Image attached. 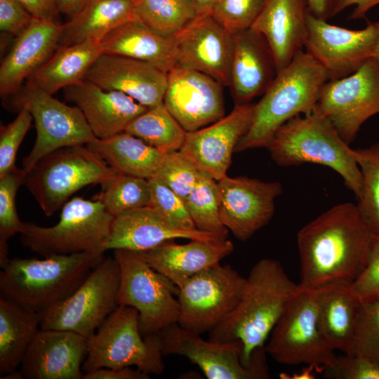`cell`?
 <instances>
[{"instance_id": "6da1fadb", "label": "cell", "mask_w": 379, "mask_h": 379, "mask_svg": "<svg viewBox=\"0 0 379 379\" xmlns=\"http://www.w3.org/2000/svg\"><path fill=\"white\" fill-rule=\"evenodd\" d=\"M374 234L357 205L334 206L298 232L300 290L333 281L352 283L364 269Z\"/></svg>"}, {"instance_id": "7a4b0ae2", "label": "cell", "mask_w": 379, "mask_h": 379, "mask_svg": "<svg viewBox=\"0 0 379 379\" xmlns=\"http://www.w3.org/2000/svg\"><path fill=\"white\" fill-rule=\"evenodd\" d=\"M298 291L281 262L263 258L251 268L236 308L208 332V340H239L242 364L251 365L253 352L263 347L288 302Z\"/></svg>"}, {"instance_id": "3957f363", "label": "cell", "mask_w": 379, "mask_h": 379, "mask_svg": "<svg viewBox=\"0 0 379 379\" xmlns=\"http://www.w3.org/2000/svg\"><path fill=\"white\" fill-rule=\"evenodd\" d=\"M328 80L325 69L308 53L300 51L279 70L254 105L251 125L235 152L266 147L284 124L314 112L320 91Z\"/></svg>"}, {"instance_id": "277c9868", "label": "cell", "mask_w": 379, "mask_h": 379, "mask_svg": "<svg viewBox=\"0 0 379 379\" xmlns=\"http://www.w3.org/2000/svg\"><path fill=\"white\" fill-rule=\"evenodd\" d=\"M103 255L85 251L41 260L13 258L1 267V295L42 312L72 294Z\"/></svg>"}, {"instance_id": "5b68a950", "label": "cell", "mask_w": 379, "mask_h": 379, "mask_svg": "<svg viewBox=\"0 0 379 379\" xmlns=\"http://www.w3.org/2000/svg\"><path fill=\"white\" fill-rule=\"evenodd\" d=\"M266 148L280 166L316 164L333 169L357 198L359 197L362 178L353 149L327 118L315 112L298 115L284 124Z\"/></svg>"}, {"instance_id": "8992f818", "label": "cell", "mask_w": 379, "mask_h": 379, "mask_svg": "<svg viewBox=\"0 0 379 379\" xmlns=\"http://www.w3.org/2000/svg\"><path fill=\"white\" fill-rule=\"evenodd\" d=\"M117 171L86 145L65 147L40 159L26 171L23 185L46 216H51L75 192L105 182Z\"/></svg>"}, {"instance_id": "52a82bcc", "label": "cell", "mask_w": 379, "mask_h": 379, "mask_svg": "<svg viewBox=\"0 0 379 379\" xmlns=\"http://www.w3.org/2000/svg\"><path fill=\"white\" fill-rule=\"evenodd\" d=\"M157 333L143 336L138 312L119 305L88 338L84 373L101 368L134 366L147 374H161L165 368Z\"/></svg>"}, {"instance_id": "ba28073f", "label": "cell", "mask_w": 379, "mask_h": 379, "mask_svg": "<svg viewBox=\"0 0 379 379\" xmlns=\"http://www.w3.org/2000/svg\"><path fill=\"white\" fill-rule=\"evenodd\" d=\"M113 215L98 201L75 197L62 207L52 227L25 222L20 241L25 248L45 257L85 251H102Z\"/></svg>"}, {"instance_id": "9c48e42d", "label": "cell", "mask_w": 379, "mask_h": 379, "mask_svg": "<svg viewBox=\"0 0 379 379\" xmlns=\"http://www.w3.org/2000/svg\"><path fill=\"white\" fill-rule=\"evenodd\" d=\"M114 251L120 268L117 302L138 312L142 335L155 334L178 323V287L152 268L137 252Z\"/></svg>"}, {"instance_id": "30bf717a", "label": "cell", "mask_w": 379, "mask_h": 379, "mask_svg": "<svg viewBox=\"0 0 379 379\" xmlns=\"http://www.w3.org/2000/svg\"><path fill=\"white\" fill-rule=\"evenodd\" d=\"M120 268L104 258L68 298L41 313L42 329L66 330L90 338L119 306Z\"/></svg>"}, {"instance_id": "8fae6325", "label": "cell", "mask_w": 379, "mask_h": 379, "mask_svg": "<svg viewBox=\"0 0 379 379\" xmlns=\"http://www.w3.org/2000/svg\"><path fill=\"white\" fill-rule=\"evenodd\" d=\"M278 363L305 364L323 371L335 357L317 323L315 290H300L293 295L273 328L265 347Z\"/></svg>"}, {"instance_id": "7c38bea8", "label": "cell", "mask_w": 379, "mask_h": 379, "mask_svg": "<svg viewBox=\"0 0 379 379\" xmlns=\"http://www.w3.org/2000/svg\"><path fill=\"white\" fill-rule=\"evenodd\" d=\"M163 355L184 356L197 365L208 379H267L270 378L265 347L255 350L251 365L242 364L243 345L239 340H205L199 334L172 324L157 333Z\"/></svg>"}, {"instance_id": "4fadbf2b", "label": "cell", "mask_w": 379, "mask_h": 379, "mask_svg": "<svg viewBox=\"0 0 379 379\" xmlns=\"http://www.w3.org/2000/svg\"><path fill=\"white\" fill-rule=\"evenodd\" d=\"M13 106L25 107L34 121L36 137L30 152L22 160L26 172L40 159L58 149L83 145L96 138L80 109L54 98L27 81L16 93Z\"/></svg>"}, {"instance_id": "5bb4252c", "label": "cell", "mask_w": 379, "mask_h": 379, "mask_svg": "<svg viewBox=\"0 0 379 379\" xmlns=\"http://www.w3.org/2000/svg\"><path fill=\"white\" fill-rule=\"evenodd\" d=\"M246 279L230 265L220 263L185 281L179 288L178 324L202 334L209 332L239 304Z\"/></svg>"}, {"instance_id": "9a60e30c", "label": "cell", "mask_w": 379, "mask_h": 379, "mask_svg": "<svg viewBox=\"0 0 379 379\" xmlns=\"http://www.w3.org/2000/svg\"><path fill=\"white\" fill-rule=\"evenodd\" d=\"M314 112L327 118L347 144L362 124L379 114V65L373 58L352 74L328 80Z\"/></svg>"}, {"instance_id": "2e32d148", "label": "cell", "mask_w": 379, "mask_h": 379, "mask_svg": "<svg viewBox=\"0 0 379 379\" xmlns=\"http://www.w3.org/2000/svg\"><path fill=\"white\" fill-rule=\"evenodd\" d=\"M305 51L326 71L328 80L347 77L373 58L378 38L376 22L350 29L330 24L309 11L307 13Z\"/></svg>"}, {"instance_id": "e0dca14e", "label": "cell", "mask_w": 379, "mask_h": 379, "mask_svg": "<svg viewBox=\"0 0 379 379\" xmlns=\"http://www.w3.org/2000/svg\"><path fill=\"white\" fill-rule=\"evenodd\" d=\"M220 216L223 225L241 241L249 239L272 220L275 200L282 193L279 182L227 175L217 180Z\"/></svg>"}, {"instance_id": "ac0fdd59", "label": "cell", "mask_w": 379, "mask_h": 379, "mask_svg": "<svg viewBox=\"0 0 379 379\" xmlns=\"http://www.w3.org/2000/svg\"><path fill=\"white\" fill-rule=\"evenodd\" d=\"M222 86L206 74L175 65L167 73L163 102L187 132L194 131L225 116Z\"/></svg>"}, {"instance_id": "d6986e66", "label": "cell", "mask_w": 379, "mask_h": 379, "mask_svg": "<svg viewBox=\"0 0 379 379\" xmlns=\"http://www.w3.org/2000/svg\"><path fill=\"white\" fill-rule=\"evenodd\" d=\"M254 105H236L218 121L187 132L180 151L216 181L226 176L236 146L251 125Z\"/></svg>"}, {"instance_id": "ffe728a7", "label": "cell", "mask_w": 379, "mask_h": 379, "mask_svg": "<svg viewBox=\"0 0 379 379\" xmlns=\"http://www.w3.org/2000/svg\"><path fill=\"white\" fill-rule=\"evenodd\" d=\"M176 65L230 85L233 37L212 16L197 17L173 38Z\"/></svg>"}, {"instance_id": "44dd1931", "label": "cell", "mask_w": 379, "mask_h": 379, "mask_svg": "<svg viewBox=\"0 0 379 379\" xmlns=\"http://www.w3.org/2000/svg\"><path fill=\"white\" fill-rule=\"evenodd\" d=\"M88 338L66 330L40 328L20 364L25 379H83Z\"/></svg>"}, {"instance_id": "7402d4cb", "label": "cell", "mask_w": 379, "mask_h": 379, "mask_svg": "<svg viewBox=\"0 0 379 379\" xmlns=\"http://www.w3.org/2000/svg\"><path fill=\"white\" fill-rule=\"evenodd\" d=\"M225 239L227 235L200 230L185 231L174 227L155 207L148 205L113 216L109 233L102 244L108 250L145 251L175 239Z\"/></svg>"}, {"instance_id": "603a6c76", "label": "cell", "mask_w": 379, "mask_h": 379, "mask_svg": "<svg viewBox=\"0 0 379 379\" xmlns=\"http://www.w3.org/2000/svg\"><path fill=\"white\" fill-rule=\"evenodd\" d=\"M85 79L103 89L122 92L148 108L163 102L167 86V73L157 67L105 53L89 69Z\"/></svg>"}, {"instance_id": "cb8c5ba5", "label": "cell", "mask_w": 379, "mask_h": 379, "mask_svg": "<svg viewBox=\"0 0 379 379\" xmlns=\"http://www.w3.org/2000/svg\"><path fill=\"white\" fill-rule=\"evenodd\" d=\"M63 90L65 98L80 109L98 138L124 132L148 108L122 92L103 89L86 79Z\"/></svg>"}, {"instance_id": "d4e9b609", "label": "cell", "mask_w": 379, "mask_h": 379, "mask_svg": "<svg viewBox=\"0 0 379 379\" xmlns=\"http://www.w3.org/2000/svg\"><path fill=\"white\" fill-rule=\"evenodd\" d=\"M61 25L53 20L34 18L17 36L0 66V93L16 94L28 79L59 46Z\"/></svg>"}, {"instance_id": "484cf974", "label": "cell", "mask_w": 379, "mask_h": 379, "mask_svg": "<svg viewBox=\"0 0 379 379\" xmlns=\"http://www.w3.org/2000/svg\"><path fill=\"white\" fill-rule=\"evenodd\" d=\"M307 11V0H266L250 28L266 40L277 72L304 47Z\"/></svg>"}, {"instance_id": "4316f807", "label": "cell", "mask_w": 379, "mask_h": 379, "mask_svg": "<svg viewBox=\"0 0 379 379\" xmlns=\"http://www.w3.org/2000/svg\"><path fill=\"white\" fill-rule=\"evenodd\" d=\"M233 37L230 85L236 105L251 103L262 95L277 74L265 38L251 29Z\"/></svg>"}, {"instance_id": "83f0119b", "label": "cell", "mask_w": 379, "mask_h": 379, "mask_svg": "<svg viewBox=\"0 0 379 379\" xmlns=\"http://www.w3.org/2000/svg\"><path fill=\"white\" fill-rule=\"evenodd\" d=\"M234 249V244L227 239L190 240L184 244L172 239L137 253L152 268L179 288L192 276L219 264Z\"/></svg>"}, {"instance_id": "f1b7e54d", "label": "cell", "mask_w": 379, "mask_h": 379, "mask_svg": "<svg viewBox=\"0 0 379 379\" xmlns=\"http://www.w3.org/2000/svg\"><path fill=\"white\" fill-rule=\"evenodd\" d=\"M350 282L333 281L315 288L317 323L328 344L349 353L361 302L351 290Z\"/></svg>"}, {"instance_id": "f546056e", "label": "cell", "mask_w": 379, "mask_h": 379, "mask_svg": "<svg viewBox=\"0 0 379 379\" xmlns=\"http://www.w3.org/2000/svg\"><path fill=\"white\" fill-rule=\"evenodd\" d=\"M100 43L105 53L146 62L166 73L177 65L173 39L159 34L137 20L113 29Z\"/></svg>"}, {"instance_id": "4dcf8cb0", "label": "cell", "mask_w": 379, "mask_h": 379, "mask_svg": "<svg viewBox=\"0 0 379 379\" xmlns=\"http://www.w3.org/2000/svg\"><path fill=\"white\" fill-rule=\"evenodd\" d=\"M86 145L116 171L147 180L157 175L167 154L126 132Z\"/></svg>"}, {"instance_id": "1f68e13d", "label": "cell", "mask_w": 379, "mask_h": 379, "mask_svg": "<svg viewBox=\"0 0 379 379\" xmlns=\"http://www.w3.org/2000/svg\"><path fill=\"white\" fill-rule=\"evenodd\" d=\"M103 53L100 41L92 39L59 46L27 81L53 95L85 80L88 71Z\"/></svg>"}, {"instance_id": "d6a6232c", "label": "cell", "mask_w": 379, "mask_h": 379, "mask_svg": "<svg viewBox=\"0 0 379 379\" xmlns=\"http://www.w3.org/2000/svg\"><path fill=\"white\" fill-rule=\"evenodd\" d=\"M133 20V0H90L77 14L61 25L59 46L88 39L101 41L111 31Z\"/></svg>"}, {"instance_id": "836d02e7", "label": "cell", "mask_w": 379, "mask_h": 379, "mask_svg": "<svg viewBox=\"0 0 379 379\" xmlns=\"http://www.w3.org/2000/svg\"><path fill=\"white\" fill-rule=\"evenodd\" d=\"M41 319L40 312L1 295V377L17 371L41 328Z\"/></svg>"}, {"instance_id": "e575fe53", "label": "cell", "mask_w": 379, "mask_h": 379, "mask_svg": "<svg viewBox=\"0 0 379 379\" xmlns=\"http://www.w3.org/2000/svg\"><path fill=\"white\" fill-rule=\"evenodd\" d=\"M124 132L166 153L179 151L187 133L164 102L147 108L130 122Z\"/></svg>"}, {"instance_id": "d590c367", "label": "cell", "mask_w": 379, "mask_h": 379, "mask_svg": "<svg viewBox=\"0 0 379 379\" xmlns=\"http://www.w3.org/2000/svg\"><path fill=\"white\" fill-rule=\"evenodd\" d=\"M135 20L173 39L198 16L190 0H133Z\"/></svg>"}, {"instance_id": "8d00e7d4", "label": "cell", "mask_w": 379, "mask_h": 379, "mask_svg": "<svg viewBox=\"0 0 379 379\" xmlns=\"http://www.w3.org/2000/svg\"><path fill=\"white\" fill-rule=\"evenodd\" d=\"M100 185L101 191L95 200L113 216L150 204L151 190L147 179L117 172Z\"/></svg>"}, {"instance_id": "74e56055", "label": "cell", "mask_w": 379, "mask_h": 379, "mask_svg": "<svg viewBox=\"0 0 379 379\" xmlns=\"http://www.w3.org/2000/svg\"><path fill=\"white\" fill-rule=\"evenodd\" d=\"M353 152L362 178L357 206L371 231L379 236V143Z\"/></svg>"}, {"instance_id": "f35d334b", "label": "cell", "mask_w": 379, "mask_h": 379, "mask_svg": "<svg viewBox=\"0 0 379 379\" xmlns=\"http://www.w3.org/2000/svg\"><path fill=\"white\" fill-rule=\"evenodd\" d=\"M185 203L197 230L227 236L228 230L220 216L217 181L211 176L201 171Z\"/></svg>"}, {"instance_id": "ab89813d", "label": "cell", "mask_w": 379, "mask_h": 379, "mask_svg": "<svg viewBox=\"0 0 379 379\" xmlns=\"http://www.w3.org/2000/svg\"><path fill=\"white\" fill-rule=\"evenodd\" d=\"M26 172L15 167L0 177V266L10 260L7 241L16 234H21L25 223L20 220L15 206V197L23 185Z\"/></svg>"}, {"instance_id": "60d3db41", "label": "cell", "mask_w": 379, "mask_h": 379, "mask_svg": "<svg viewBox=\"0 0 379 379\" xmlns=\"http://www.w3.org/2000/svg\"><path fill=\"white\" fill-rule=\"evenodd\" d=\"M379 365V298L361 302L349 353Z\"/></svg>"}, {"instance_id": "b9f144b4", "label": "cell", "mask_w": 379, "mask_h": 379, "mask_svg": "<svg viewBox=\"0 0 379 379\" xmlns=\"http://www.w3.org/2000/svg\"><path fill=\"white\" fill-rule=\"evenodd\" d=\"M201 171L180 150L168 152L154 177L184 201L196 185Z\"/></svg>"}, {"instance_id": "7bdbcfd3", "label": "cell", "mask_w": 379, "mask_h": 379, "mask_svg": "<svg viewBox=\"0 0 379 379\" xmlns=\"http://www.w3.org/2000/svg\"><path fill=\"white\" fill-rule=\"evenodd\" d=\"M266 0H218L213 19L228 33L234 35L251 28Z\"/></svg>"}, {"instance_id": "ee69618b", "label": "cell", "mask_w": 379, "mask_h": 379, "mask_svg": "<svg viewBox=\"0 0 379 379\" xmlns=\"http://www.w3.org/2000/svg\"><path fill=\"white\" fill-rule=\"evenodd\" d=\"M151 206L157 208L175 227L185 231L197 229L185 201L156 178L149 179Z\"/></svg>"}, {"instance_id": "f6af8a7d", "label": "cell", "mask_w": 379, "mask_h": 379, "mask_svg": "<svg viewBox=\"0 0 379 379\" xmlns=\"http://www.w3.org/2000/svg\"><path fill=\"white\" fill-rule=\"evenodd\" d=\"M33 117L25 107L18 110L15 119L0 130V177L15 166L18 149L31 126Z\"/></svg>"}, {"instance_id": "bcb514c9", "label": "cell", "mask_w": 379, "mask_h": 379, "mask_svg": "<svg viewBox=\"0 0 379 379\" xmlns=\"http://www.w3.org/2000/svg\"><path fill=\"white\" fill-rule=\"evenodd\" d=\"M335 356L324 369V377L331 379H379V365L368 358L344 353Z\"/></svg>"}, {"instance_id": "7dc6e473", "label": "cell", "mask_w": 379, "mask_h": 379, "mask_svg": "<svg viewBox=\"0 0 379 379\" xmlns=\"http://www.w3.org/2000/svg\"><path fill=\"white\" fill-rule=\"evenodd\" d=\"M351 290L361 302L379 298V236L374 235L367 263L351 284Z\"/></svg>"}, {"instance_id": "c3c4849f", "label": "cell", "mask_w": 379, "mask_h": 379, "mask_svg": "<svg viewBox=\"0 0 379 379\" xmlns=\"http://www.w3.org/2000/svg\"><path fill=\"white\" fill-rule=\"evenodd\" d=\"M34 18L18 0H0V29L18 35Z\"/></svg>"}, {"instance_id": "681fc988", "label": "cell", "mask_w": 379, "mask_h": 379, "mask_svg": "<svg viewBox=\"0 0 379 379\" xmlns=\"http://www.w3.org/2000/svg\"><path fill=\"white\" fill-rule=\"evenodd\" d=\"M149 374L131 367L101 368L84 374L83 379H148Z\"/></svg>"}, {"instance_id": "f907efd6", "label": "cell", "mask_w": 379, "mask_h": 379, "mask_svg": "<svg viewBox=\"0 0 379 379\" xmlns=\"http://www.w3.org/2000/svg\"><path fill=\"white\" fill-rule=\"evenodd\" d=\"M378 4L379 0H334L330 17L338 15L348 7L354 6L350 19H361L365 18L366 13L372 8Z\"/></svg>"}, {"instance_id": "816d5d0a", "label": "cell", "mask_w": 379, "mask_h": 379, "mask_svg": "<svg viewBox=\"0 0 379 379\" xmlns=\"http://www.w3.org/2000/svg\"><path fill=\"white\" fill-rule=\"evenodd\" d=\"M34 18L53 20L57 0H18ZM54 21V20H53Z\"/></svg>"}, {"instance_id": "f5cc1de1", "label": "cell", "mask_w": 379, "mask_h": 379, "mask_svg": "<svg viewBox=\"0 0 379 379\" xmlns=\"http://www.w3.org/2000/svg\"><path fill=\"white\" fill-rule=\"evenodd\" d=\"M308 11L314 15L326 20L330 17L334 0H307Z\"/></svg>"}, {"instance_id": "db71d44e", "label": "cell", "mask_w": 379, "mask_h": 379, "mask_svg": "<svg viewBox=\"0 0 379 379\" xmlns=\"http://www.w3.org/2000/svg\"><path fill=\"white\" fill-rule=\"evenodd\" d=\"M90 0H57L58 12L70 18L77 14Z\"/></svg>"}, {"instance_id": "11a10c76", "label": "cell", "mask_w": 379, "mask_h": 379, "mask_svg": "<svg viewBox=\"0 0 379 379\" xmlns=\"http://www.w3.org/2000/svg\"><path fill=\"white\" fill-rule=\"evenodd\" d=\"M198 17L211 16L218 0H190Z\"/></svg>"}, {"instance_id": "9f6ffc18", "label": "cell", "mask_w": 379, "mask_h": 379, "mask_svg": "<svg viewBox=\"0 0 379 379\" xmlns=\"http://www.w3.org/2000/svg\"><path fill=\"white\" fill-rule=\"evenodd\" d=\"M376 24L378 26V38H377V41H376L375 48L374 51V54H373V58L375 59L378 65H379V21L376 22Z\"/></svg>"}]
</instances>
